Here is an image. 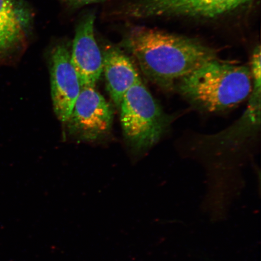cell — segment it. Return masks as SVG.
I'll use <instances>...</instances> for the list:
<instances>
[{
	"instance_id": "11",
	"label": "cell",
	"mask_w": 261,
	"mask_h": 261,
	"mask_svg": "<svg viewBox=\"0 0 261 261\" xmlns=\"http://www.w3.org/2000/svg\"><path fill=\"white\" fill-rule=\"evenodd\" d=\"M260 46L254 48L251 59L250 74L252 76L253 86L261 87V63Z\"/></svg>"
},
{
	"instance_id": "4",
	"label": "cell",
	"mask_w": 261,
	"mask_h": 261,
	"mask_svg": "<svg viewBox=\"0 0 261 261\" xmlns=\"http://www.w3.org/2000/svg\"><path fill=\"white\" fill-rule=\"evenodd\" d=\"M254 0H132L109 13L111 18L187 17L214 19L227 15Z\"/></svg>"
},
{
	"instance_id": "8",
	"label": "cell",
	"mask_w": 261,
	"mask_h": 261,
	"mask_svg": "<svg viewBox=\"0 0 261 261\" xmlns=\"http://www.w3.org/2000/svg\"><path fill=\"white\" fill-rule=\"evenodd\" d=\"M32 22V11L24 0H0V57L24 48Z\"/></svg>"
},
{
	"instance_id": "2",
	"label": "cell",
	"mask_w": 261,
	"mask_h": 261,
	"mask_svg": "<svg viewBox=\"0 0 261 261\" xmlns=\"http://www.w3.org/2000/svg\"><path fill=\"white\" fill-rule=\"evenodd\" d=\"M175 87L196 109L218 113L246 100L252 93L253 83L249 68L217 59L182 78Z\"/></svg>"
},
{
	"instance_id": "7",
	"label": "cell",
	"mask_w": 261,
	"mask_h": 261,
	"mask_svg": "<svg viewBox=\"0 0 261 261\" xmlns=\"http://www.w3.org/2000/svg\"><path fill=\"white\" fill-rule=\"evenodd\" d=\"M96 15L84 14L78 22L70 57L81 87H94L103 70V55L94 34Z\"/></svg>"
},
{
	"instance_id": "10",
	"label": "cell",
	"mask_w": 261,
	"mask_h": 261,
	"mask_svg": "<svg viewBox=\"0 0 261 261\" xmlns=\"http://www.w3.org/2000/svg\"><path fill=\"white\" fill-rule=\"evenodd\" d=\"M260 94L261 88L253 87L249 105L241 118L226 130L205 137L202 144L218 149L229 148L256 133L260 125Z\"/></svg>"
},
{
	"instance_id": "12",
	"label": "cell",
	"mask_w": 261,
	"mask_h": 261,
	"mask_svg": "<svg viewBox=\"0 0 261 261\" xmlns=\"http://www.w3.org/2000/svg\"><path fill=\"white\" fill-rule=\"evenodd\" d=\"M62 4L71 9H77L83 6L107 1V0H59Z\"/></svg>"
},
{
	"instance_id": "5",
	"label": "cell",
	"mask_w": 261,
	"mask_h": 261,
	"mask_svg": "<svg viewBox=\"0 0 261 261\" xmlns=\"http://www.w3.org/2000/svg\"><path fill=\"white\" fill-rule=\"evenodd\" d=\"M113 113L110 104L94 87H82L72 112L65 122L76 138L94 141L106 136L112 128Z\"/></svg>"
},
{
	"instance_id": "9",
	"label": "cell",
	"mask_w": 261,
	"mask_h": 261,
	"mask_svg": "<svg viewBox=\"0 0 261 261\" xmlns=\"http://www.w3.org/2000/svg\"><path fill=\"white\" fill-rule=\"evenodd\" d=\"M102 55L107 89L114 103L119 107L127 91L142 82L141 78L129 58L119 48L107 46Z\"/></svg>"
},
{
	"instance_id": "3",
	"label": "cell",
	"mask_w": 261,
	"mask_h": 261,
	"mask_svg": "<svg viewBox=\"0 0 261 261\" xmlns=\"http://www.w3.org/2000/svg\"><path fill=\"white\" fill-rule=\"evenodd\" d=\"M119 107L124 137L136 152L152 148L172 122V117L163 110L142 82L127 91Z\"/></svg>"
},
{
	"instance_id": "1",
	"label": "cell",
	"mask_w": 261,
	"mask_h": 261,
	"mask_svg": "<svg viewBox=\"0 0 261 261\" xmlns=\"http://www.w3.org/2000/svg\"><path fill=\"white\" fill-rule=\"evenodd\" d=\"M122 45L147 78L168 91L202 65L217 60L213 49L197 40L147 28L130 29Z\"/></svg>"
},
{
	"instance_id": "6",
	"label": "cell",
	"mask_w": 261,
	"mask_h": 261,
	"mask_svg": "<svg viewBox=\"0 0 261 261\" xmlns=\"http://www.w3.org/2000/svg\"><path fill=\"white\" fill-rule=\"evenodd\" d=\"M51 94L57 118L67 121L82 89L76 70L71 63L67 44L60 42L50 52Z\"/></svg>"
}]
</instances>
